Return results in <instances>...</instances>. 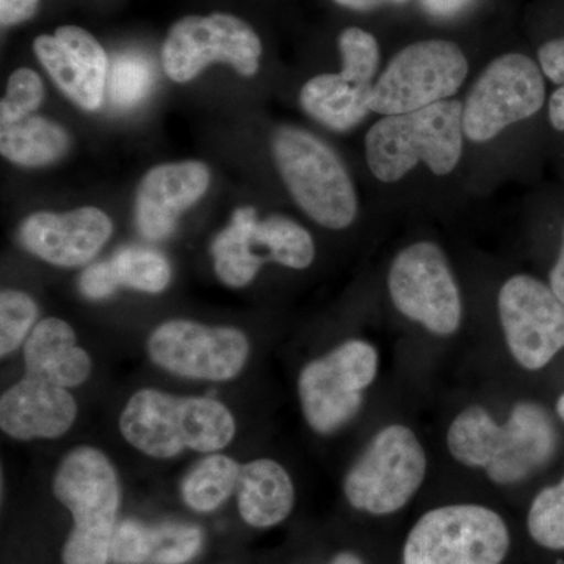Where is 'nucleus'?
Here are the masks:
<instances>
[{
    "instance_id": "e433bc0d",
    "label": "nucleus",
    "mask_w": 564,
    "mask_h": 564,
    "mask_svg": "<svg viewBox=\"0 0 564 564\" xmlns=\"http://www.w3.org/2000/svg\"><path fill=\"white\" fill-rule=\"evenodd\" d=\"M337 6L345 7V9L366 11L375 10L378 7L389 6H403V3L410 2V0H333Z\"/></svg>"
},
{
    "instance_id": "f704fd0d",
    "label": "nucleus",
    "mask_w": 564,
    "mask_h": 564,
    "mask_svg": "<svg viewBox=\"0 0 564 564\" xmlns=\"http://www.w3.org/2000/svg\"><path fill=\"white\" fill-rule=\"evenodd\" d=\"M549 120L552 128L564 132V85L552 93L549 99Z\"/></svg>"
},
{
    "instance_id": "b1692460",
    "label": "nucleus",
    "mask_w": 564,
    "mask_h": 564,
    "mask_svg": "<svg viewBox=\"0 0 564 564\" xmlns=\"http://www.w3.org/2000/svg\"><path fill=\"white\" fill-rule=\"evenodd\" d=\"M69 133L58 122L44 117L24 118L0 124V152L14 165L41 169L61 161L69 151Z\"/></svg>"
},
{
    "instance_id": "bb28decb",
    "label": "nucleus",
    "mask_w": 564,
    "mask_h": 564,
    "mask_svg": "<svg viewBox=\"0 0 564 564\" xmlns=\"http://www.w3.org/2000/svg\"><path fill=\"white\" fill-rule=\"evenodd\" d=\"M154 79V69L144 55L124 52L110 63L107 99L117 109H132L150 95Z\"/></svg>"
},
{
    "instance_id": "412c9836",
    "label": "nucleus",
    "mask_w": 564,
    "mask_h": 564,
    "mask_svg": "<svg viewBox=\"0 0 564 564\" xmlns=\"http://www.w3.org/2000/svg\"><path fill=\"white\" fill-rule=\"evenodd\" d=\"M202 541V530L195 525L124 521L115 529L110 558L118 564H184L198 554Z\"/></svg>"
},
{
    "instance_id": "a211bd4d",
    "label": "nucleus",
    "mask_w": 564,
    "mask_h": 564,
    "mask_svg": "<svg viewBox=\"0 0 564 564\" xmlns=\"http://www.w3.org/2000/svg\"><path fill=\"white\" fill-rule=\"evenodd\" d=\"M210 170L206 163H162L144 174L135 193V225L148 240L172 236L185 210L209 191Z\"/></svg>"
},
{
    "instance_id": "4be33fe9",
    "label": "nucleus",
    "mask_w": 564,
    "mask_h": 564,
    "mask_svg": "<svg viewBox=\"0 0 564 564\" xmlns=\"http://www.w3.org/2000/svg\"><path fill=\"white\" fill-rule=\"evenodd\" d=\"M239 510L243 521L267 529L284 521L295 503L291 475L273 459H254L240 469Z\"/></svg>"
},
{
    "instance_id": "f257e3e1",
    "label": "nucleus",
    "mask_w": 564,
    "mask_h": 564,
    "mask_svg": "<svg viewBox=\"0 0 564 564\" xmlns=\"http://www.w3.org/2000/svg\"><path fill=\"white\" fill-rule=\"evenodd\" d=\"M447 445L456 462L486 470L494 484L514 485L552 458L556 432L551 415L538 403L516 404L505 423L474 404L452 422Z\"/></svg>"
},
{
    "instance_id": "f03ea898",
    "label": "nucleus",
    "mask_w": 564,
    "mask_h": 564,
    "mask_svg": "<svg viewBox=\"0 0 564 564\" xmlns=\"http://www.w3.org/2000/svg\"><path fill=\"white\" fill-rule=\"evenodd\" d=\"M120 430L137 451L169 459L185 451L214 454L228 447L236 419L218 400L141 389L122 410Z\"/></svg>"
},
{
    "instance_id": "72a5a7b5",
    "label": "nucleus",
    "mask_w": 564,
    "mask_h": 564,
    "mask_svg": "<svg viewBox=\"0 0 564 564\" xmlns=\"http://www.w3.org/2000/svg\"><path fill=\"white\" fill-rule=\"evenodd\" d=\"M474 0H421L423 10L436 18H451L467 9Z\"/></svg>"
},
{
    "instance_id": "c85d7f7f",
    "label": "nucleus",
    "mask_w": 564,
    "mask_h": 564,
    "mask_svg": "<svg viewBox=\"0 0 564 564\" xmlns=\"http://www.w3.org/2000/svg\"><path fill=\"white\" fill-rule=\"evenodd\" d=\"M527 525L534 543L564 551V478L534 497Z\"/></svg>"
},
{
    "instance_id": "20e7f679",
    "label": "nucleus",
    "mask_w": 564,
    "mask_h": 564,
    "mask_svg": "<svg viewBox=\"0 0 564 564\" xmlns=\"http://www.w3.org/2000/svg\"><path fill=\"white\" fill-rule=\"evenodd\" d=\"M52 488L74 519L63 564H107L121 502L113 464L98 448H73L57 467Z\"/></svg>"
},
{
    "instance_id": "dca6fc26",
    "label": "nucleus",
    "mask_w": 564,
    "mask_h": 564,
    "mask_svg": "<svg viewBox=\"0 0 564 564\" xmlns=\"http://www.w3.org/2000/svg\"><path fill=\"white\" fill-rule=\"evenodd\" d=\"M33 52L51 79L87 111L101 109L110 62L99 41L77 25H63L54 35H40Z\"/></svg>"
},
{
    "instance_id": "423d86ee",
    "label": "nucleus",
    "mask_w": 564,
    "mask_h": 564,
    "mask_svg": "<svg viewBox=\"0 0 564 564\" xmlns=\"http://www.w3.org/2000/svg\"><path fill=\"white\" fill-rule=\"evenodd\" d=\"M215 273L223 284H250L267 262L304 270L314 262L313 236L284 215L259 218L254 207H240L210 247Z\"/></svg>"
},
{
    "instance_id": "2eb2a0df",
    "label": "nucleus",
    "mask_w": 564,
    "mask_h": 564,
    "mask_svg": "<svg viewBox=\"0 0 564 564\" xmlns=\"http://www.w3.org/2000/svg\"><path fill=\"white\" fill-rule=\"evenodd\" d=\"M500 325L514 361L540 370L564 348V304L551 285L529 274L505 281L499 299Z\"/></svg>"
},
{
    "instance_id": "58836bf2",
    "label": "nucleus",
    "mask_w": 564,
    "mask_h": 564,
    "mask_svg": "<svg viewBox=\"0 0 564 564\" xmlns=\"http://www.w3.org/2000/svg\"><path fill=\"white\" fill-rule=\"evenodd\" d=\"M556 413H558L560 417H562L564 422V393L560 397L558 403H556Z\"/></svg>"
},
{
    "instance_id": "cd10ccee",
    "label": "nucleus",
    "mask_w": 564,
    "mask_h": 564,
    "mask_svg": "<svg viewBox=\"0 0 564 564\" xmlns=\"http://www.w3.org/2000/svg\"><path fill=\"white\" fill-rule=\"evenodd\" d=\"M339 51L343 57L340 74L359 87H373L380 68V44L372 33L359 28L345 29L339 36Z\"/></svg>"
},
{
    "instance_id": "9d476101",
    "label": "nucleus",
    "mask_w": 564,
    "mask_h": 564,
    "mask_svg": "<svg viewBox=\"0 0 564 564\" xmlns=\"http://www.w3.org/2000/svg\"><path fill=\"white\" fill-rule=\"evenodd\" d=\"M545 102L544 73L524 54H503L484 69L463 102L464 137L488 143L516 122L534 117Z\"/></svg>"
},
{
    "instance_id": "0eeeda50",
    "label": "nucleus",
    "mask_w": 564,
    "mask_h": 564,
    "mask_svg": "<svg viewBox=\"0 0 564 564\" xmlns=\"http://www.w3.org/2000/svg\"><path fill=\"white\" fill-rule=\"evenodd\" d=\"M510 533L500 514L481 505H447L415 522L403 564H500Z\"/></svg>"
},
{
    "instance_id": "aec40b11",
    "label": "nucleus",
    "mask_w": 564,
    "mask_h": 564,
    "mask_svg": "<svg viewBox=\"0 0 564 564\" xmlns=\"http://www.w3.org/2000/svg\"><path fill=\"white\" fill-rule=\"evenodd\" d=\"M24 362L28 377L65 389L85 383L93 370L90 355L77 347L73 326L55 317L44 318L32 329Z\"/></svg>"
},
{
    "instance_id": "c756f323",
    "label": "nucleus",
    "mask_w": 564,
    "mask_h": 564,
    "mask_svg": "<svg viewBox=\"0 0 564 564\" xmlns=\"http://www.w3.org/2000/svg\"><path fill=\"white\" fill-rule=\"evenodd\" d=\"M39 306L31 295L21 291H3L0 295V355L17 351L28 334L35 328Z\"/></svg>"
},
{
    "instance_id": "2f4dec72",
    "label": "nucleus",
    "mask_w": 564,
    "mask_h": 564,
    "mask_svg": "<svg viewBox=\"0 0 564 564\" xmlns=\"http://www.w3.org/2000/svg\"><path fill=\"white\" fill-rule=\"evenodd\" d=\"M538 63L544 76L554 84L564 85V39L547 41L538 51Z\"/></svg>"
},
{
    "instance_id": "9b49d317",
    "label": "nucleus",
    "mask_w": 564,
    "mask_h": 564,
    "mask_svg": "<svg viewBox=\"0 0 564 564\" xmlns=\"http://www.w3.org/2000/svg\"><path fill=\"white\" fill-rule=\"evenodd\" d=\"M377 348L352 339L306 364L299 378L303 414L318 434H333L361 410L364 392L378 373Z\"/></svg>"
},
{
    "instance_id": "c9c22d12",
    "label": "nucleus",
    "mask_w": 564,
    "mask_h": 564,
    "mask_svg": "<svg viewBox=\"0 0 564 564\" xmlns=\"http://www.w3.org/2000/svg\"><path fill=\"white\" fill-rule=\"evenodd\" d=\"M549 282H551L549 285H551L552 291H554L555 295L558 296L560 302L564 304V229L562 250H560L558 259H556L554 269L551 270Z\"/></svg>"
},
{
    "instance_id": "39448f33",
    "label": "nucleus",
    "mask_w": 564,
    "mask_h": 564,
    "mask_svg": "<svg viewBox=\"0 0 564 564\" xmlns=\"http://www.w3.org/2000/svg\"><path fill=\"white\" fill-rule=\"evenodd\" d=\"M274 165L285 188L311 220L323 228H348L358 217V193L336 151L315 133L282 126L272 137Z\"/></svg>"
},
{
    "instance_id": "473e14b6",
    "label": "nucleus",
    "mask_w": 564,
    "mask_h": 564,
    "mask_svg": "<svg viewBox=\"0 0 564 564\" xmlns=\"http://www.w3.org/2000/svg\"><path fill=\"white\" fill-rule=\"evenodd\" d=\"M39 6L40 0H0V21L3 28L31 20Z\"/></svg>"
},
{
    "instance_id": "1a4fd4ad",
    "label": "nucleus",
    "mask_w": 564,
    "mask_h": 564,
    "mask_svg": "<svg viewBox=\"0 0 564 564\" xmlns=\"http://www.w3.org/2000/svg\"><path fill=\"white\" fill-rule=\"evenodd\" d=\"M426 455L413 430H380L345 477L344 491L356 510L386 516L402 510L421 488Z\"/></svg>"
},
{
    "instance_id": "5701e85b",
    "label": "nucleus",
    "mask_w": 564,
    "mask_h": 564,
    "mask_svg": "<svg viewBox=\"0 0 564 564\" xmlns=\"http://www.w3.org/2000/svg\"><path fill=\"white\" fill-rule=\"evenodd\" d=\"M373 87H359L343 74H318L303 85L300 106L307 117L333 132H348L361 124L370 110Z\"/></svg>"
},
{
    "instance_id": "6ab92c4d",
    "label": "nucleus",
    "mask_w": 564,
    "mask_h": 564,
    "mask_svg": "<svg viewBox=\"0 0 564 564\" xmlns=\"http://www.w3.org/2000/svg\"><path fill=\"white\" fill-rule=\"evenodd\" d=\"M77 403L65 388L25 377L0 399V429L20 441L54 440L68 432Z\"/></svg>"
},
{
    "instance_id": "a878e982",
    "label": "nucleus",
    "mask_w": 564,
    "mask_h": 564,
    "mask_svg": "<svg viewBox=\"0 0 564 564\" xmlns=\"http://www.w3.org/2000/svg\"><path fill=\"white\" fill-rule=\"evenodd\" d=\"M106 262L115 289L128 288L144 293H161L172 281V267L162 252L151 248H120Z\"/></svg>"
},
{
    "instance_id": "6e6552de",
    "label": "nucleus",
    "mask_w": 564,
    "mask_h": 564,
    "mask_svg": "<svg viewBox=\"0 0 564 564\" xmlns=\"http://www.w3.org/2000/svg\"><path fill=\"white\" fill-rule=\"evenodd\" d=\"M467 76L469 62L458 44L417 41L400 51L375 82L370 110L389 117L448 101Z\"/></svg>"
},
{
    "instance_id": "4c0bfd02",
    "label": "nucleus",
    "mask_w": 564,
    "mask_h": 564,
    "mask_svg": "<svg viewBox=\"0 0 564 564\" xmlns=\"http://www.w3.org/2000/svg\"><path fill=\"white\" fill-rule=\"evenodd\" d=\"M332 564H364L362 560L358 555L351 554V552H344L333 560Z\"/></svg>"
},
{
    "instance_id": "f8f14e48",
    "label": "nucleus",
    "mask_w": 564,
    "mask_h": 564,
    "mask_svg": "<svg viewBox=\"0 0 564 564\" xmlns=\"http://www.w3.org/2000/svg\"><path fill=\"white\" fill-rule=\"evenodd\" d=\"M262 43L248 22L228 13L182 18L162 47V66L176 84H187L212 63H226L242 77L261 68Z\"/></svg>"
},
{
    "instance_id": "ddd939ff",
    "label": "nucleus",
    "mask_w": 564,
    "mask_h": 564,
    "mask_svg": "<svg viewBox=\"0 0 564 564\" xmlns=\"http://www.w3.org/2000/svg\"><path fill=\"white\" fill-rule=\"evenodd\" d=\"M395 310L437 336H452L463 321V302L451 263L440 245L422 240L393 259L388 276Z\"/></svg>"
},
{
    "instance_id": "393cba45",
    "label": "nucleus",
    "mask_w": 564,
    "mask_h": 564,
    "mask_svg": "<svg viewBox=\"0 0 564 564\" xmlns=\"http://www.w3.org/2000/svg\"><path fill=\"white\" fill-rule=\"evenodd\" d=\"M239 463L229 456L210 454L192 467L182 481L181 494L184 502L195 511L217 510L231 497L239 485Z\"/></svg>"
},
{
    "instance_id": "7ed1b4c3",
    "label": "nucleus",
    "mask_w": 564,
    "mask_h": 564,
    "mask_svg": "<svg viewBox=\"0 0 564 564\" xmlns=\"http://www.w3.org/2000/svg\"><path fill=\"white\" fill-rule=\"evenodd\" d=\"M464 139L463 102L458 99L389 115L367 132V166L383 184L402 181L422 163L436 176H448L462 162Z\"/></svg>"
},
{
    "instance_id": "4468645a",
    "label": "nucleus",
    "mask_w": 564,
    "mask_h": 564,
    "mask_svg": "<svg viewBox=\"0 0 564 564\" xmlns=\"http://www.w3.org/2000/svg\"><path fill=\"white\" fill-rule=\"evenodd\" d=\"M152 362L166 372L199 381H229L242 372L250 344L240 329L170 321L148 339Z\"/></svg>"
},
{
    "instance_id": "f3484780",
    "label": "nucleus",
    "mask_w": 564,
    "mask_h": 564,
    "mask_svg": "<svg viewBox=\"0 0 564 564\" xmlns=\"http://www.w3.org/2000/svg\"><path fill=\"white\" fill-rule=\"evenodd\" d=\"M111 232V218L98 207L63 214L36 212L22 221L20 242L41 261L73 269L90 262L109 242Z\"/></svg>"
},
{
    "instance_id": "7c9ffc66",
    "label": "nucleus",
    "mask_w": 564,
    "mask_h": 564,
    "mask_svg": "<svg viewBox=\"0 0 564 564\" xmlns=\"http://www.w3.org/2000/svg\"><path fill=\"white\" fill-rule=\"evenodd\" d=\"M43 80L35 70H14L9 79L7 96L0 101V124H9L31 117L44 99Z\"/></svg>"
}]
</instances>
